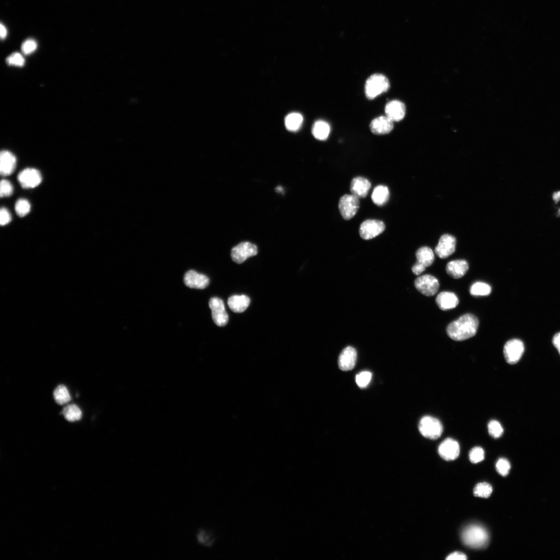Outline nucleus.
I'll use <instances>...</instances> for the list:
<instances>
[{"mask_svg": "<svg viewBox=\"0 0 560 560\" xmlns=\"http://www.w3.org/2000/svg\"><path fill=\"white\" fill-rule=\"evenodd\" d=\"M466 556L460 552H455L449 555L446 560H467Z\"/></svg>", "mask_w": 560, "mask_h": 560, "instance_id": "a19ab883", "label": "nucleus"}, {"mask_svg": "<svg viewBox=\"0 0 560 560\" xmlns=\"http://www.w3.org/2000/svg\"><path fill=\"white\" fill-rule=\"evenodd\" d=\"M558 216L560 217V209L558 211Z\"/></svg>", "mask_w": 560, "mask_h": 560, "instance_id": "de8ad7c7", "label": "nucleus"}, {"mask_svg": "<svg viewBox=\"0 0 560 560\" xmlns=\"http://www.w3.org/2000/svg\"><path fill=\"white\" fill-rule=\"evenodd\" d=\"M276 191L278 193H282L283 192V189L281 186H278L276 189Z\"/></svg>", "mask_w": 560, "mask_h": 560, "instance_id": "49530a36", "label": "nucleus"}, {"mask_svg": "<svg viewBox=\"0 0 560 560\" xmlns=\"http://www.w3.org/2000/svg\"><path fill=\"white\" fill-rule=\"evenodd\" d=\"M250 303V299L246 295L232 296L228 300L229 307L236 313H242L246 311Z\"/></svg>", "mask_w": 560, "mask_h": 560, "instance_id": "4be33fe9", "label": "nucleus"}, {"mask_svg": "<svg viewBox=\"0 0 560 560\" xmlns=\"http://www.w3.org/2000/svg\"><path fill=\"white\" fill-rule=\"evenodd\" d=\"M16 158L14 154L7 151H3L0 154V173L2 176H9L15 171L16 167Z\"/></svg>", "mask_w": 560, "mask_h": 560, "instance_id": "a211bd4d", "label": "nucleus"}, {"mask_svg": "<svg viewBox=\"0 0 560 560\" xmlns=\"http://www.w3.org/2000/svg\"><path fill=\"white\" fill-rule=\"evenodd\" d=\"M6 33H7V32H6V28H5V26L2 24H1V38H5L6 35Z\"/></svg>", "mask_w": 560, "mask_h": 560, "instance_id": "c03bdc74", "label": "nucleus"}, {"mask_svg": "<svg viewBox=\"0 0 560 560\" xmlns=\"http://www.w3.org/2000/svg\"><path fill=\"white\" fill-rule=\"evenodd\" d=\"M491 291L490 285L482 282H475L470 289V294L473 296H487L491 294Z\"/></svg>", "mask_w": 560, "mask_h": 560, "instance_id": "c85d7f7f", "label": "nucleus"}, {"mask_svg": "<svg viewBox=\"0 0 560 560\" xmlns=\"http://www.w3.org/2000/svg\"><path fill=\"white\" fill-rule=\"evenodd\" d=\"M406 106L401 101L393 100L386 105L385 112L386 116L388 117L393 122H399L405 117L406 115Z\"/></svg>", "mask_w": 560, "mask_h": 560, "instance_id": "f3484780", "label": "nucleus"}, {"mask_svg": "<svg viewBox=\"0 0 560 560\" xmlns=\"http://www.w3.org/2000/svg\"><path fill=\"white\" fill-rule=\"evenodd\" d=\"M496 469L501 475L506 476L510 473L511 464L508 460L501 458L498 461L496 464Z\"/></svg>", "mask_w": 560, "mask_h": 560, "instance_id": "c9c22d12", "label": "nucleus"}, {"mask_svg": "<svg viewBox=\"0 0 560 560\" xmlns=\"http://www.w3.org/2000/svg\"><path fill=\"white\" fill-rule=\"evenodd\" d=\"M15 209L16 214L19 217H23L30 212L31 205L27 200L20 199L15 204Z\"/></svg>", "mask_w": 560, "mask_h": 560, "instance_id": "7c9ffc66", "label": "nucleus"}, {"mask_svg": "<svg viewBox=\"0 0 560 560\" xmlns=\"http://www.w3.org/2000/svg\"><path fill=\"white\" fill-rule=\"evenodd\" d=\"M469 269L468 263L462 260L451 261L446 266L447 274L455 279L462 278L468 272Z\"/></svg>", "mask_w": 560, "mask_h": 560, "instance_id": "412c9836", "label": "nucleus"}, {"mask_svg": "<svg viewBox=\"0 0 560 560\" xmlns=\"http://www.w3.org/2000/svg\"><path fill=\"white\" fill-rule=\"evenodd\" d=\"M425 269L424 266L416 263L415 265L412 267V271L415 275L419 276L425 271Z\"/></svg>", "mask_w": 560, "mask_h": 560, "instance_id": "79ce46f5", "label": "nucleus"}, {"mask_svg": "<svg viewBox=\"0 0 560 560\" xmlns=\"http://www.w3.org/2000/svg\"><path fill=\"white\" fill-rule=\"evenodd\" d=\"M330 128L329 124L323 121L316 122L312 127V134L314 137L321 141L326 140L330 133Z\"/></svg>", "mask_w": 560, "mask_h": 560, "instance_id": "393cba45", "label": "nucleus"}, {"mask_svg": "<svg viewBox=\"0 0 560 560\" xmlns=\"http://www.w3.org/2000/svg\"><path fill=\"white\" fill-rule=\"evenodd\" d=\"M62 413L65 419L69 422L79 421L82 417L81 410L75 404L66 406L63 408Z\"/></svg>", "mask_w": 560, "mask_h": 560, "instance_id": "bb28decb", "label": "nucleus"}, {"mask_svg": "<svg viewBox=\"0 0 560 560\" xmlns=\"http://www.w3.org/2000/svg\"><path fill=\"white\" fill-rule=\"evenodd\" d=\"M13 187L10 182L3 180L0 184V195L1 197H7L12 195Z\"/></svg>", "mask_w": 560, "mask_h": 560, "instance_id": "e433bc0d", "label": "nucleus"}, {"mask_svg": "<svg viewBox=\"0 0 560 560\" xmlns=\"http://www.w3.org/2000/svg\"><path fill=\"white\" fill-rule=\"evenodd\" d=\"M37 48V44L33 39L26 40L21 46V50L23 54L28 55L31 54Z\"/></svg>", "mask_w": 560, "mask_h": 560, "instance_id": "58836bf2", "label": "nucleus"}, {"mask_svg": "<svg viewBox=\"0 0 560 560\" xmlns=\"http://www.w3.org/2000/svg\"><path fill=\"white\" fill-rule=\"evenodd\" d=\"M436 302L440 309L446 311L457 307L459 303L458 297L454 293L443 291L438 295Z\"/></svg>", "mask_w": 560, "mask_h": 560, "instance_id": "aec40b11", "label": "nucleus"}, {"mask_svg": "<svg viewBox=\"0 0 560 560\" xmlns=\"http://www.w3.org/2000/svg\"><path fill=\"white\" fill-rule=\"evenodd\" d=\"M369 127L373 134L384 135L393 130L394 122L388 117L381 116L373 119Z\"/></svg>", "mask_w": 560, "mask_h": 560, "instance_id": "2eb2a0df", "label": "nucleus"}, {"mask_svg": "<svg viewBox=\"0 0 560 560\" xmlns=\"http://www.w3.org/2000/svg\"><path fill=\"white\" fill-rule=\"evenodd\" d=\"M390 192L387 186L378 185L373 190L371 199L373 203L378 206H383L389 201Z\"/></svg>", "mask_w": 560, "mask_h": 560, "instance_id": "5701e85b", "label": "nucleus"}, {"mask_svg": "<svg viewBox=\"0 0 560 560\" xmlns=\"http://www.w3.org/2000/svg\"><path fill=\"white\" fill-rule=\"evenodd\" d=\"M417 263L422 265L425 268L431 266L435 260V256L432 250L428 247H424L420 248L416 253Z\"/></svg>", "mask_w": 560, "mask_h": 560, "instance_id": "b1692460", "label": "nucleus"}, {"mask_svg": "<svg viewBox=\"0 0 560 560\" xmlns=\"http://www.w3.org/2000/svg\"><path fill=\"white\" fill-rule=\"evenodd\" d=\"M385 229L384 223L377 220H367L363 222L359 228V235L366 241L381 234Z\"/></svg>", "mask_w": 560, "mask_h": 560, "instance_id": "1a4fd4ad", "label": "nucleus"}, {"mask_svg": "<svg viewBox=\"0 0 560 560\" xmlns=\"http://www.w3.org/2000/svg\"><path fill=\"white\" fill-rule=\"evenodd\" d=\"M553 199L556 203H558L560 201V192H556L553 194Z\"/></svg>", "mask_w": 560, "mask_h": 560, "instance_id": "a18cd8bd", "label": "nucleus"}, {"mask_svg": "<svg viewBox=\"0 0 560 560\" xmlns=\"http://www.w3.org/2000/svg\"><path fill=\"white\" fill-rule=\"evenodd\" d=\"M492 486L486 483L477 484L474 490V496L477 497L488 498L492 492Z\"/></svg>", "mask_w": 560, "mask_h": 560, "instance_id": "c756f323", "label": "nucleus"}, {"mask_svg": "<svg viewBox=\"0 0 560 560\" xmlns=\"http://www.w3.org/2000/svg\"><path fill=\"white\" fill-rule=\"evenodd\" d=\"M9 65L22 66L24 64V59L19 53H13L6 59Z\"/></svg>", "mask_w": 560, "mask_h": 560, "instance_id": "4c0bfd02", "label": "nucleus"}, {"mask_svg": "<svg viewBox=\"0 0 560 560\" xmlns=\"http://www.w3.org/2000/svg\"><path fill=\"white\" fill-rule=\"evenodd\" d=\"M485 459V451L481 447H476L473 448L470 453V459L473 463L476 464L482 462Z\"/></svg>", "mask_w": 560, "mask_h": 560, "instance_id": "f704fd0d", "label": "nucleus"}, {"mask_svg": "<svg viewBox=\"0 0 560 560\" xmlns=\"http://www.w3.org/2000/svg\"><path fill=\"white\" fill-rule=\"evenodd\" d=\"M488 429L489 434L495 438H500L504 432L501 424L496 420L491 421L488 424Z\"/></svg>", "mask_w": 560, "mask_h": 560, "instance_id": "473e14b6", "label": "nucleus"}, {"mask_svg": "<svg viewBox=\"0 0 560 560\" xmlns=\"http://www.w3.org/2000/svg\"><path fill=\"white\" fill-rule=\"evenodd\" d=\"M419 430L423 436L430 439H437L443 432V426L439 420L431 416L423 417L419 425Z\"/></svg>", "mask_w": 560, "mask_h": 560, "instance_id": "20e7f679", "label": "nucleus"}, {"mask_svg": "<svg viewBox=\"0 0 560 560\" xmlns=\"http://www.w3.org/2000/svg\"><path fill=\"white\" fill-rule=\"evenodd\" d=\"M258 248L249 242L242 243L233 248L231 257L234 262L238 264L245 262L249 258L258 255Z\"/></svg>", "mask_w": 560, "mask_h": 560, "instance_id": "6e6552de", "label": "nucleus"}, {"mask_svg": "<svg viewBox=\"0 0 560 560\" xmlns=\"http://www.w3.org/2000/svg\"><path fill=\"white\" fill-rule=\"evenodd\" d=\"M390 84L387 77L381 74L371 75L365 84V95L367 99L372 100L387 91Z\"/></svg>", "mask_w": 560, "mask_h": 560, "instance_id": "7ed1b4c3", "label": "nucleus"}, {"mask_svg": "<svg viewBox=\"0 0 560 560\" xmlns=\"http://www.w3.org/2000/svg\"><path fill=\"white\" fill-rule=\"evenodd\" d=\"M525 351V346L522 341L514 339L507 342L504 347V355L509 364L517 363L522 358Z\"/></svg>", "mask_w": 560, "mask_h": 560, "instance_id": "39448f33", "label": "nucleus"}, {"mask_svg": "<svg viewBox=\"0 0 560 560\" xmlns=\"http://www.w3.org/2000/svg\"><path fill=\"white\" fill-rule=\"evenodd\" d=\"M460 449L459 443L452 438H447L438 448L440 456L446 461L455 460L460 455Z\"/></svg>", "mask_w": 560, "mask_h": 560, "instance_id": "ddd939ff", "label": "nucleus"}, {"mask_svg": "<svg viewBox=\"0 0 560 560\" xmlns=\"http://www.w3.org/2000/svg\"><path fill=\"white\" fill-rule=\"evenodd\" d=\"M197 538L199 543L205 546L210 547L214 543V539L209 533L204 530L198 532Z\"/></svg>", "mask_w": 560, "mask_h": 560, "instance_id": "72a5a7b5", "label": "nucleus"}, {"mask_svg": "<svg viewBox=\"0 0 560 560\" xmlns=\"http://www.w3.org/2000/svg\"><path fill=\"white\" fill-rule=\"evenodd\" d=\"M303 123L302 116L298 113H292L288 115L285 119V125L287 130L290 131L298 130Z\"/></svg>", "mask_w": 560, "mask_h": 560, "instance_id": "a878e982", "label": "nucleus"}, {"mask_svg": "<svg viewBox=\"0 0 560 560\" xmlns=\"http://www.w3.org/2000/svg\"><path fill=\"white\" fill-rule=\"evenodd\" d=\"M553 342L560 354V332L557 333L553 338Z\"/></svg>", "mask_w": 560, "mask_h": 560, "instance_id": "37998d69", "label": "nucleus"}, {"mask_svg": "<svg viewBox=\"0 0 560 560\" xmlns=\"http://www.w3.org/2000/svg\"><path fill=\"white\" fill-rule=\"evenodd\" d=\"M456 244L455 237L449 234L443 235L435 250L436 255L442 259L448 258L455 252Z\"/></svg>", "mask_w": 560, "mask_h": 560, "instance_id": "f8f14e48", "label": "nucleus"}, {"mask_svg": "<svg viewBox=\"0 0 560 560\" xmlns=\"http://www.w3.org/2000/svg\"><path fill=\"white\" fill-rule=\"evenodd\" d=\"M371 377L372 373L370 371H362L356 376V384L360 388L364 389L369 384Z\"/></svg>", "mask_w": 560, "mask_h": 560, "instance_id": "2f4dec72", "label": "nucleus"}, {"mask_svg": "<svg viewBox=\"0 0 560 560\" xmlns=\"http://www.w3.org/2000/svg\"><path fill=\"white\" fill-rule=\"evenodd\" d=\"M54 397L56 403L60 405L67 404L71 400L69 391L64 385L57 386L54 390Z\"/></svg>", "mask_w": 560, "mask_h": 560, "instance_id": "cd10ccee", "label": "nucleus"}, {"mask_svg": "<svg viewBox=\"0 0 560 560\" xmlns=\"http://www.w3.org/2000/svg\"><path fill=\"white\" fill-rule=\"evenodd\" d=\"M415 286L421 294L430 297L435 295L438 292L439 283L438 280L435 277L425 275L416 279Z\"/></svg>", "mask_w": 560, "mask_h": 560, "instance_id": "423d86ee", "label": "nucleus"}, {"mask_svg": "<svg viewBox=\"0 0 560 560\" xmlns=\"http://www.w3.org/2000/svg\"><path fill=\"white\" fill-rule=\"evenodd\" d=\"M479 325V320L475 315L466 314L448 326L447 334L455 341L465 340L476 334Z\"/></svg>", "mask_w": 560, "mask_h": 560, "instance_id": "f257e3e1", "label": "nucleus"}, {"mask_svg": "<svg viewBox=\"0 0 560 560\" xmlns=\"http://www.w3.org/2000/svg\"><path fill=\"white\" fill-rule=\"evenodd\" d=\"M357 360V352L352 346L344 349L338 358V366L342 371H349L354 368Z\"/></svg>", "mask_w": 560, "mask_h": 560, "instance_id": "dca6fc26", "label": "nucleus"}, {"mask_svg": "<svg viewBox=\"0 0 560 560\" xmlns=\"http://www.w3.org/2000/svg\"><path fill=\"white\" fill-rule=\"evenodd\" d=\"M371 185L367 179L358 177L354 178L351 183L350 191L352 195L359 198H365L371 188Z\"/></svg>", "mask_w": 560, "mask_h": 560, "instance_id": "6ab92c4d", "label": "nucleus"}, {"mask_svg": "<svg viewBox=\"0 0 560 560\" xmlns=\"http://www.w3.org/2000/svg\"><path fill=\"white\" fill-rule=\"evenodd\" d=\"M462 540L465 545L471 548L482 549L488 544L489 536L484 527L478 525H471L463 531Z\"/></svg>", "mask_w": 560, "mask_h": 560, "instance_id": "f03ea898", "label": "nucleus"}, {"mask_svg": "<svg viewBox=\"0 0 560 560\" xmlns=\"http://www.w3.org/2000/svg\"><path fill=\"white\" fill-rule=\"evenodd\" d=\"M184 281L187 286L201 289L206 288L210 283V280L207 276L194 271H190L186 273Z\"/></svg>", "mask_w": 560, "mask_h": 560, "instance_id": "4468645a", "label": "nucleus"}, {"mask_svg": "<svg viewBox=\"0 0 560 560\" xmlns=\"http://www.w3.org/2000/svg\"><path fill=\"white\" fill-rule=\"evenodd\" d=\"M359 199L353 195H345L339 202V209L342 218L350 220L356 214L359 208Z\"/></svg>", "mask_w": 560, "mask_h": 560, "instance_id": "0eeeda50", "label": "nucleus"}, {"mask_svg": "<svg viewBox=\"0 0 560 560\" xmlns=\"http://www.w3.org/2000/svg\"><path fill=\"white\" fill-rule=\"evenodd\" d=\"M11 220V217L9 212L5 208H2L0 210V224L4 226L8 224Z\"/></svg>", "mask_w": 560, "mask_h": 560, "instance_id": "ea45409f", "label": "nucleus"}, {"mask_svg": "<svg viewBox=\"0 0 560 560\" xmlns=\"http://www.w3.org/2000/svg\"><path fill=\"white\" fill-rule=\"evenodd\" d=\"M213 321L219 326H225L229 322V315L225 310L223 301L218 297L212 298L209 301Z\"/></svg>", "mask_w": 560, "mask_h": 560, "instance_id": "9d476101", "label": "nucleus"}, {"mask_svg": "<svg viewBox=\"0 0 560 560\" xmlns=\"http://www.w3.org/2000/svg\"><path fill=\"white\" fill-rule=\"evenodd\" d=\"M18 181L23 189H33L41 184L42 177L41 173L33 168H27L19 173Z\"/></svg>", "mask_w": 560, "mask_h": 560, "instance_id": "9b49d317", "label": "nucleus"}]
</instances>
